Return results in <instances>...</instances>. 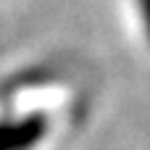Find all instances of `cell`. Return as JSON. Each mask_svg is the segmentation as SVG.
Listing matches in <instances>:
<instances>
[{
  "label": "cell",
  "instance_id": "cell-2",
  "mask_svg": "<svg viewBox=\"0 0 150 150\" xmlns=\"http://www.w3.org/2000/svg\"><path fill=\"white\" fill-rule=\"evenodd\" d=\"M137 3H140V13H142V21H145V29L150 37V0H137Z\"/></svg>",
  "mask_w": 150,
  "mask_h": 150
},
{
  "label": "cell",
  "instance_id": "cell-1",
  "mask_svg": "<svg viewBox=\"0 0 150 150\" xmlns=\"http://www.w3.org/2000/svg\"><path fill=\"white\" fill-rule=\"evenodd\" d=\"M45 134V119H29L13 127H0V150H26Z\"/></svg>",
  "mask_w": 150,
  "mask_h": 150
}]
</instances>
